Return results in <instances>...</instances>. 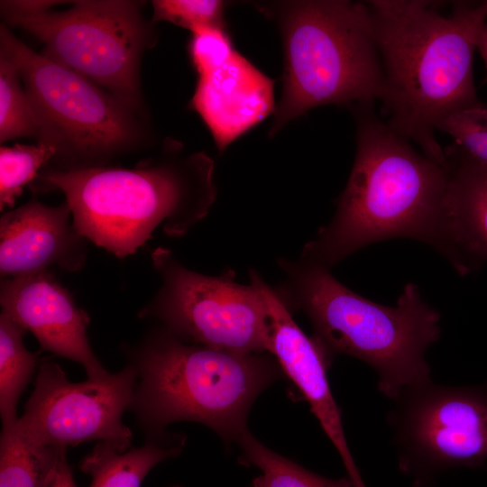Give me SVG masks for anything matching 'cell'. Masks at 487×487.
<instances>
[{"label": "cell", "mask_w": 487, "mask_h": 487, "mask_svg": "<svg viewBox=\"0 0 487 487\" xmlns=\"http://www.w3.org/2000/svg\"><path fill=\"white\" fill-rule=\"evenodd\" d=\"M186 440L183 434L147 435L142 446L125 451L98 442L79 468L91 477L89 487H141L155 465L182 452Z\"/></svg>", "instance_id": "obj_17"}, {"label": "cell", "mask_w": 487, "mask_h": 487, "mask_svg": "<svg viewBox=\"0 0 487 487\" xmlns=\"http://www.w3.org/2000/svg\"><path fill=\"white\" fill-rule=\"evenodd\" d=\"M151 22L164 21L191 32L227 29V2L220 0H155Z\"/></svg>", "instance_id": "obj_23"}, {"label": "cell", "mask_w": 487, "mask_h": 487, "mask_svg": "<svg viewBox=\"0 0 487 487\" xmlns=\"http://www.w3.org/2000/svg\"><path fill=\"white\" fill-rule=\"evenodd\" d=\"M477 51L481 54L487 71V23L480 31L477 41Z\"/></svg>", "instance_id": "obj_27"}, {"label": "cell", "mask_w": 487, "mask_h": 487, "mask_svg": "<svg viewBox=\"0 0 487 487\" xmlns=\"http://www.w3.org/2000/svg\"><path fill=\"white\" fill-rule=\"evenodd\" d=\"M196 73L189 107L204 122L220 152L274 113V81L234 44Z\"/></svg>", "instance_id": "obj_13"}, {"label": "cell", "mask_w": 487, "mask_h": 487, "mask_svg": "<svg viewBox=\"0 0 487 487\" xmlns=\"http://www.w3.org/2000/svg\"><path fill=\"white\" fill-rule=\"evenodd\" d=\"M284 280L274 291L285 306L309 319L313 338L330 360L354 357L377 374L379 391L395 400L405 389L430 379L428 347L440 338L441 316L419 288L407 283L394 306H384L348 289L330 270L279 258Z\"/></svg>", "instance_id": "obj_4"}, {"label": "cell", "mask_w": 487, "mask_h": 487, "mask_svg": "<svg viewBox=\"0 0 487 487\" xmlns=\"http://www.w3.org/2000/svg\"><path fill=\"white\" fill-rule=\"evenodd\" d=\"M249 273L257 281L268 305L271 327L270 354L308 402L311 411L338 452L354 487H365L349 449L341 410L327 380L326 371L331 360L317 341L307 336L297 325L291 311L273 288L256 271L250 270Z\"/></svg>", "instance_id": "obj_14"}, {"label": "cell", "mask_w": 487, "mask_h": 487, "mask_svg": "<svg viewBox=\"0 0 487 487\" xmlns=\"http://www.w3.org/2000/svg\"><path fill=\"white\" fill-rule=\"evenodd\" d=\"M455 146L487 163V105L482 101L446 118L438 129Z\"/></svg>", "instance_id": "obj_24"}, {"label": "cell", "mask_w": 487, "mask_h": 487, "mask_svg": "<svg viewBox=\"0 0 487 487\" xmlns=\"http://www.w3.org/2000/svg\"><path fill=\"white\" fill-rule=\"evenodd\" d=\"M38 138L35 118L14 62L0 52V142Z\"/></svg>", "instance_id": "obj_21"}, {"label": "cell", "mask_w": 487, "mask_h": 487, "mask_svg": "<svg viewBox=\"0 0 487 487\" xmlns=\"http://www.w3.org/2000/svg\"><path fill=\"white\" fill-rule=\"evenodd\" d=\"M282 41V93L272 137L312 108L354 109L380 101L382 69L368 2L300 0L257 3Z\"/></svg>", "instance_id": "obj_6"}, {"label": "cell", "mask_w": 487, "mask_h": 487, "mask_svg": "<svg viewBox=\"0 0 487 487\" xmlns=\"http://www.w3.org/2000/svg\"><path fill=\"white\" fill-rule=\"evenodd\" d=\"M87 240L75 228L69 204L35 198L0 218V274L13 278L58 267L75 272L87 257Z\"/></svg>", "instance_id": "obj_15"}, {"label": "cell", "mask_w": 487, "mask_h": 487, "mask_svg": "<svg viewBox=\"0 0 487 487\" xmlns=\"http://www.w3.org/2000/svg\"><path fill=\"white\" fill-rule=\"evenodd\" d=\"M368 4L381 63L385 122L426 156L447 165L435 133L449 115L481 102L473 64L487 23V0L455 2L447 14L422 0Z\"/></svg>", "instance_id": "obj_1"}, {"label": "cell", "mask_w": 487, "mask_h": 487, "mask_svg": "<svg viewBox=\"0 0 487 487\" xmlns=\"http://www.w3.org/2000/svg\"><path fill=\"white\" fill-rule=\"evenodd\" d=\"M353 109L356 153L331 221L307 243L300 259L331 269L355 252L391 238L443 245L447 165L416 150L373 112Z\"/></svg>", "instance_id": "obj_3"}, {"label": "cell", "mask_w": 487, "mask_h": 487, "mask_svg": "<svg viewBox=\"0 0 487 487\" xmlns=\"http://www.w3.org/2000/svg\"><path fill=\"white\" fill-rule=\"evenodd\" d=\"M60 3L62 2L50 0L2 1L1 11L4 15H31L52 10L54 5H60Z\"/></svg>", "instance_id": "obj_25"}, {"label": "cell", "mask_w": 487, "mask_h": 487, "mask_svg": "<svg viewBox=\"0 0 487 487\" xmlns=\"http://www.w3.org/2000/svg\"><path fill=\"white\" fill-rule=\"evenodd\" d=\"M393 401L388 419L400 466L418 487L441 471L487 461V382L453 387L430 378Z\"/></svg>", "instance_id": "obj_10"}, {"label": "cell", "mask_w": 487, "mask_h": 487, "mask_svg": "<svg viewBox=\"0 0 487 487\" xmlns=\"http://www.w3.org/2000/svg\"><path fill=\"white\" fill-rule=\"evenodd\" d=\"M67 450L35 444L17 422L2 428L0 487H49Z\"/></svg>", "instance_id": "obj_18"}, {"label": "cell", "mask_w": 487, "mask_h": 487, "mask_svg": "<svg viewBox=\"0 0 487 487\" xmlns=\"http://www.w3.org/2000/svg\"><path fill=\"white\" fill-rule=\"evenodd\" d=\"M0 305L1 312L34 335L41 351L79 363L87 378L109 373L91 348L88 314L51 271L2 278Z\"/></svg>", "instance_id": "obj_12"}, {"label": "cell", "mask_w": 487, "mask_h": 487, "mask_svg": "<svg viewBox=\"0 0 487 487\" xmlns=\"http://www.w3.org/2000/svg\"><path fill=\"white\" fill-rule=\"evenodd\" d=\"M442 254L462 276L487 263V163L451 144Z\"/></svg>", "instance_id": "obj_16"}, {"label": "cell", "mask_w": 487, "mask_h": 487, "mask_svg": "<svg viewBox=\"0 0 487 487\" xmlns=\"http://www.w3.org/2000/svg\"><path fill=\"white\" fill-rule=\"evenodd\" d=\"M24 331L6 314H0V414L2 428L18 420L17 404L38 365L40 352L29 351Z\"/></svg>", "instance_id": "obj_19"}, {"label": "cell", "mask_w": 487, "mask_h": 487, "mask_svg": "<svg viewBox=\"0 0 487 487\" xmlns=\"http://www.w3.org/2000/svg\"><path fill=\"white\" fill-rule=\"evenodd\" d=\"M160 287L138 312L179 339L235 354L270 353L268 305L255 279L240 284L232 271L204 275L183 265L165 247L151 253Z\"/></svg>", "instance_id": "obj_9"}, {"label": "cell", "mask_w": 487, "mask_h": 487, "mask_svg": "<svg viewBox=\"0 0 487 487\" xmlns=\"http://www.w3.org/2000/svg\"><path fill=\"white\" fill-rule=\"evenodd\" d=\"M55 150L44 143L1 146L0 209L14 208L23 188L32 183L40 171L55 157Z\"/></svg>", "instance_id": "obj_22"}, {"label": "cell", "mask_w": 487, "mask_h": 487, "mask_svg": "<svg viewBox=\"0 0 487 487\" xmlns=\"http://www.w3.org/2000/svg\"><path fill=\"white\" fill-rule=\"evenodd\" d=\"M237 444L242 451L240 461L262 472L253 487H354L348 477L332 480L311 473L268 448L249 430Z\"/></svg>", "instance_id": "obj_20"}, {"label": "cell", "mask_w": 487, "mask_h": 487, "mask_svg": "<svg viewBox=\"0 0 487 487\" xmlns=\"http://www.w3.org/2000/svg\"><path fill=\"white\" fill-rule=\"evenodd\" d=\"M214 169L204 152H188L181 142L167 139L155 155L134 167H45L30 188L62 192L78 232L124 259L159 227L177 237L201 221L216 197Z\"/></svg>", "instance_id": "obj_2"}, {"label": "cell", "mask_w": 487, "mask_h": 487, "mask_svg": "<svg viewBox=\"0 0 487 487\" xmlns=\"http://www.w3.org/2000/svg\"><path fill=\"white\" fill-rule=\"evenodd\" d=\"M138 372L132 410L147 435L177 421L205 425L227 442L248 430L258 396L280 378L279 363L264 354H235L187 343L157 325L124 345Z\"/></svg>", "instance_id": "obj_5"}, {"label": "cell", "mask_w": 487, "mask_h": 487, "mask_svg": "<svg viewBox=\"0 0 487 487\" xmlns=\"http://www.w3.org/2000/svg\"><path fill=\"white\" fill-rule=\"evenodd\" d=\"M49 487H77L71 469L68 463L67 453L61 456L54 477Z\"/></svg>", "instance_id": "obj_26"}, {"label": "cell", "mask_w": 487, "mask_h": 487, "mask_svg": "<svg viewBox=\"0 0 487 487\" xmlns=\"http://www.w3.org/2000/svg\"><path fill=\"white\" fill-rule=\"evenodd\" d=\"M10 25L31 33L41 54L85 77L140 114L141 57L155 44L153 23L142 4L126 0H80L62 12L4 15Z\"/></svg>", "instance_id": "obj_8"}, {"label": "cell", "mask_w": 487, "mask_h": 487, "mask_svg": "<svg viewBox=\"0 0 487 487\" xmlns=\"http://www.w3.org/2000/svg\"><path fill=\"white\" fill-rule=\"evenodd\" d=\"M137 380L136 368L128 363L115 373L72 382L59 363L42 361L18 426L41 446L68 449L98 441L125 451L133 434L122 418L130 409Z\"/></svg>", "instance_id": "obj_11"}, {"label": "cell", "mask_w": 487, "mask_h": 487, "mask_svg": "<svg viewBox=\"0 0 487 487\" xmlns=\"http://www.w3.org/2000/svg\"><path fill=\"white\" fill-rule=\"evenodd\" d=\"M0 52L16 65L38 128V142L52 147L46 167L71 170L106 167L141 141L136 112L85 77L37 53L5 26Z\"/></svg>", "instance_id": "obj_7"}]
</instances>
